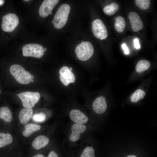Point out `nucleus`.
<instances>
[{"label":"nucleus","instance_id":"f257e3e1","mask_svg":"<svg viewBox=\"0 0 157 157\" xmlns=\"http://www.w3.org/2000/svg\"><path fill=\"white\" fill-rule=\"evenodd\" d=\"M10 71L17 81L20 84H28L33 79L31 73L27 71H26L20 65L14 64L11 65L10 67Z\"/></svg>","mask_w":157,"mask_h":157},{"label":"nucleus","instance_id":"f03ea898","mask_svg":"<svg viewBox=\"0 0 157 157\" xmlns=\"http://www.w3.org/2000/svg\"><path fill=\"white\" fill-rule=\"evenodd\" d=\"M70 8L68 4L64 3L58 8L54 17L53 25L55 28L60 29L62 28L67 21Z\"/></svg>","mask_w":157,"mask_h":157},{"label":"nucleus","instance_id":"7ed1b4c3","mask_svg":"<svg viewBox=\"0 0 157 157\" xmlns=\"http://www.w3.org/2000/svg\"><path fill=\"white\" fill-rule=\"evenodd\" d=\"M75 52L77 57L79 60L85 61L90 59L93 54L94 47L90 42H83L76 47Z\"/></svg>","mask_w":157,"mask_h":157},{"label":"nucleus","instance_id":"20e7f679","mask_svg":"<svg viewBox=\"0 0 157 157\" xmlns=\"http://www.w3.org/2000/svg\"><path fill=\"white\" fill-rule=\"evenodd\" d=\"M21 99L23 106L32 108L38 101L40 94L38 92L26 91L16 94Z\"/></svg>","mask_w":157,"mask_h":157},{"label":"nucleus","instance_id":"39448f33","mask_svg":"<svg viewBox=\"0 0 157 157\" xmlns=\"http://www.w3.org/2000/svg\"><path fill=\"white\" fill-rule=\"evenodd\" d=\"M22 51L24 56L37 58H41L43 55L44 51L41 45L35 43L25 45L22 47Z\"/></svg>","mask_w":157,"mask_h":157},{"label":"nucleus","instance_id":"423d86ee","mask_svg":"<svg viewBox=\"0 0 157 157\" xmlns=\"http://www.w3.org/2000/svg\"><path fill=\"white\" fill-rule=\"evenodd\" d=\"M2 22L1 27L5 32L13 31L17 26L19 23V19L17 16L12 13H8L2 17Z\"/></svg>","mask_w":157,"mask_h":157},{"label":"nucleus","instance_id":"0eeeda50","mask_svg":"<svg viewBox=\"0 0 157 157\" xmlns=\"http://www.w3.org/2000/svg\"><path fill=\"white\" fill-rule=\"evenodd\" d=\"M92 28L93 33L96 38L102 40L107 37V28L101 20L97 19L93 21L92 23Z\"/></svg>","mask_w":157,"mask_h":157},{"label":"nucleus","instance_id":"6e6552de","mask_svg":"<svg viewBox=\"0 0 157 157\" xmlns=\"http://www.w3.org/2000/svg\"><path fill=\"white\" fill-rule=\"evenodd\" d=\"M59 1L58 0H44L39 9V15L43 17L48 16Z\"/></svg>","mask_w":157,"mask_h":157},{"label":"nucleus","instance_id":"1a4fd4ad","mask_svg":"<svg viewBox=\"0 0 157 157\" xmlns=\"http://www.w3.org/2000/svg\"><path fill=\"white\" fill-rule=\"evenodd\" d=\"M60 78L62 83L67 86L71 83H74L75 77L73 73L70 71L69 68L66 66L63 67L59 71Z\"/></svg>","mask_w":157,"mask_h":157},{"label":"nucleus","instance_id":"9d476101","mask_svg":"<svg viewBox=\"0 0 157 157\" xmlns=\"http://www.w3.org/2000/svg\"><path fill=\"white\" fill-rule=\"evenodd\" d=\"M128 17L132 29L133 31H138L143 28V22L137 13L134 12H130L129 14Z\"/></svg>","mask_w":157,"mask_h":157},{"label":"nucleus","instance_id":"9b49d317","mask_svg":"<svg viewBox=\"0 0 157 157\" xmlns=\"http://www.w3.org/2000/svg\"><path fill=\"white\" fill-rule=\"evenodd\" d=\"M86 130V126L84 124L75 123L71 127L72 133L69 135V140L73 142L77 141L80 138L81 134Z\"/></svg>","mask_w":157,"mask_h":157},{"label":"nucleus","instance_id":"f8f14e48","mask_svg":"<svg viewBox=\"0 0 157 157\" xmlns=\"http://www.w3.org/2000/svg\"><path fill=\"white\" fill-rule=\"evenodd\" d=\"M69 116L72 121L76 123L84 124L88 120L86 115L79 110H72L69 113Z\"/></svg>","mask_w":157,"mask_h":157},{"label":"nucleus","instance_id":"ddd939ff","mask_svg":"<svg viewBox=\"0 0 157 157\" xmlns=\"http://www.w3.org/2000/svg\"><path fill=\"white\" fill-rule=\"evenodd\" d=\"M92 107L93 110L97 113H103L107 108L106 98L102 96L97 98L93 101Z\"/></svg>","mask_w":157,"mask_h":157},{"label":"nucleus","instance_id":"4468645a","mask_svg":"<svg viewBox=\"0 0 157 157\" xmlns=\"http://www.w3.org/2000/svg\"><path fill=\"white\" fill-rule=\"evenodd\" d=\"M49 141L47 137L44 135H40L34 140L32 145L34 149L38 150L46 146L49 143Z\"/></svg>","mask_w":157,"mask_h":157},{"label":"nucleus","instance_id":"2eb2a0df","mask_svg":"<svg viewBox=\"0 0 157 157\" xmlns=\"http://www.w3.org/2000/svg\"><path fill=\"white\" fill-rule=\"evenodd\" d=\"M33 113L32 108H24L20 111L19 115V119L22 124L27 123L31 118Z\"/></svg>","mask_w":157,"mask_h":157},{"label":"nucleus","instance_id":"dca6fc26","mask_svg":"<svg viewBox=\"0 0 157 157\" xmlns=\"http://www.w3.org/2000/svg\"><path fill=\"white\" fill-rule=\"evenodd\" d=\"M24 127L25 130L22 131V134L25 137H28L34 132L39 130L41 126L37 124H28L25 125Z\"/></svg>","mask_w":157,"mask_h":157},{"label":"nucleus","instance_id":"f3484780","mask_svg":"<svg viewBox=\"0 0 157 157\" xmlns=\"http://www.w3.org/2000/svg\"><path fill=\"white\" fill-rule=\"evenodd\" d=\"M13 118L12 113L8 108L6 106L0 108V118L6 122H10Z\"/></svg>","mask_w":157,"mask_h":157},{"label":"nucleus","instance_id":"a211bd4d","mask_svg":"<svg viewBox=\"0 0 157 157\" xmlns=\"http://www.w3.org/2000/svg\"><path fill=\"white\" fill-rule=\"evenodd\" d=\"M151 65L149 61L145 59H142L137 63L135 68L137 72L141 73L149 69Z\"/></svg>","mask_w":157,"mask_h":157},{"label":"nucleus","instance_id":"6ab92c4d","mask_svg":"<svg viewBox=\"0 0 157 157\" xmlns=\"http://www.w3.org/2000/svg\"><path fill=\"white\" fill-rule=\"evenodd\" d=\"M119 8V6L117 3L113 2L109 5L105 6L104 8L103 11L106 15L111 16L116 13Z\"/></svg>","mask_w":157,"mask_h":157},{"label":"nucleus","instance_id":"aec40b11","mask_svg":"<svg viewBox=\"0 0 157 157\" xmlns=\"http://www.w3.org/2000/svg\"><path fill=\"white\" fill-rule=\"evenodd\" d=\"M115 27L116 30L119 33H121L124 31L126 23L124 18L121 16H118L115 18Z\"/></svg>","mask_w":157,"mask_h":157},{"label":"nucleus","instance_id":"412c9836","mask_svg":"<svg viewBox=\"0 0 157 157\" xmlns=\"http://www.w3.org/2000/svg\"><path fill=\"white\" fill-rule=\"evenodd\" d=\"M13 138L9 133H0V148L11 144L13 141Z\"/></svg>","mask_w":157,"mask_h":157},{"label":"nucleus","instance_id":"4be33fe9","mask_svg":"<svg viewBox=\"0 0 157 157\" xmlns=\"http://www.w3.org/2000/svg\"><path fill=\"white\" fill-rule=\"evenodd\" d=\"M145 92L143 90L139 89L133 93L130 97V100L133 103H136L144 98Z\"/></svg>","mask_w":157,"mask_h":157},{"label":"nucleus","instance_id":"5701e85b","mask_svg":"<svg viewBox=\"0 0 157 157\" xmlns=\"http://www.w3.org/2000/svg\"><path fill=\"white\" fill-rule=\"evenodd\" d=\"M135 2L136 6L143 10L148 9L150 4V1L149 0H135Z\"/></svg>","mask_w":157,"mask_h":157},{"label":"nucleus","instance_id":"b1692460","mask_svg":"<svg viewBox=\"0 0 157 157\" xmlns=\"http://www.w3.org/2000/svg\"><path fill=\"white\" fill-rule=\"evenodd\" d=\"M80 157H95L94 148L91 147H87L83 150Z\"/></svg>","mask_w":157,"mask_h":157},{"label":"nucleus","instance_id":"393cba45","mask_svg":"<svg viewBox=\"0 0 157 157\" xmlns=\"http://www.w3.org/2000/svg\"><path fill=\"white\" fill-rule=\"evenodd\" d=\"M33 118L35 122H41L46 120V116L44 113H39L34 114L33 117Z\"/></svg>","mask_w":157,"mask_h":157},{"label":"nucleus","instance_id":"a878e982","mask_svg":"<svg viewBox=\"0 0 157 157\" xmlns=\"http://www.w3.org/2000/svg\"><path fill=\"white\" fill-rule=\"evenodd\" d=\"M122 47L124 50V53L125 54H128L129 53V50L128 47L125 43L123 44L122 45Z\"/></svg>","mask_w":157,"mask_h":157},{"label":"nucleus","instance_id":"bb28decb","mask_svg":"<svg viewBox=\"0 0 157 157\" xmlns=\"http://www.w3.org/2000/svg\"><path fill=\"white\" fill-rule=\"evenodd\" d=\"M134 42L135 48L137 49H139L140 48V46L138 39L137 38L135 39L134 40Z\"/></svg>","mask_w":157,"mask_h":157},{"label":"nucleus","instance_id":"cd10ccee","mask_svg":"<svg viewBox=\"0 0 157 157\" xmlns=\"http://www.w3.org/2000/svg\"><path fill=\"white\" fill-rule=\"evenodd\" d=\"M47 157H58V156L56 152L51 151L49 152Z\"/></svg>","mask_w":157,"mask_h":157},{"label":"nucleus","instance_id":"c85d7f7f","mask_svg":"<svg viewBox=\"0 0 157 157\" xmlns=\"http://www.w3.org/2000/svg\"><path fill=\"white\" fill-rule=\"evenodd\" d=\"M33 157H45L42 154H38L34 156Z\"/></svg>","mask_w":157,"mask_h":157},{"label":"nucleus","instance_id":"c756f323","mask_svg":"<svg viewBox=\"0 0 157 157\" xmlns=\"http://www.w3.org/2000/svg\"><path fill=\"white\" fill-rule=\"evenodd\" d=\"M4 3V0H0V5H2Z\"/></svg>","mask_w":157,"mask_h":157},{"label":"nucleus","instance_id":"7c9ffc66","mask_svg":"<svg viewBox=\"0 0 157 157\" xmlns=\"http://www.w3.org/2000/svg\"><path fill=\"white\" fill-rule=\"evenodd\" d=\"M126 157H137V156L134 155H130L127 156Z\"/></svg>","mask_w":157,"mask_h":157},{"label":"nucleus","instance_id":"2f4dec72","mask_svg":"<svg viewBox=\"0 0 157 157\" xmlns=\"http://www.w3.org/2000/svg\"><path fill=\"white\" fill-rule=\"evenodd\" d=\"M69 70L70 71H72V68L71 67H70L69 68Z\"/></svg>","mask_w":157,"mask_h":157},{"label":"nucleus","instance_id":"473e14b6","mask_svg":"<svg viewBox=\"0 0 157 157\" xmlns=\"http://www.w3.org/2000/svg\"><path fill=\"white\" fill-rule=\"evenodd\" d=\"M44 51H46L47 50V49L46 48H44Z\"/></svg>","mask_w":157,"mask_h":157},{"label":"nucleus","instance_id":"72a5a7b5","mask_svg":"<svg viewBox=\"0 0 157 157\" xmlns=\"http://www.w3.org/2000/svg\"><path fill=\"white\" fill-rule=\"evenodd\" d=\"M51 23H53V20H52L51 22Z\"/></svg>","mask_w":157,"mask_h":157},{"label":"nucleus","instance_id":"f704fd0d","mask_svg":"<svg viewBox=\"0 0 157 157\" xmlns=\"http://www.w3.org/2000/svg\"><path fill=\"white\" fill-rule=\"evenodd\" d=\"M52 12H51V13H50V14L51 15V14H52Z\"/></svg>","mask_w":157,"mask_h":157},{"label":"nucleus","instance_id":"c9c22d12","mask_svg":"<svg viewBox=\"0 0 157 157\" xmlns=\"http://www.w3.org/2000/svg\"><path fill=\"white\" fill-rule=\"evenodd\" d=\"M1 90H0V93H1Z\"/></svg>","mask_w":157,"mask_h":157}]
</instances>
